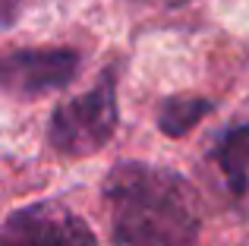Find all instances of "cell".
<instances>
[{
    "label": "cell",
    "mask_w": 249,
    "mask_h": 246,
    "mask_svg": "<svg viewBox=\"0 0 249 246\" xmlns=\"http://www.w3.org/2000/svg\"><path fill=\"white\" fill-rule=\"evenodd\" d=\"M79 73V54L70 48H25L3 57L0 79L13 95H41L63 88Z\"/></svg>",
    "instance_id": "277c9868"
},
{
    "label": "cell",
    "mask_w": 249,
    "mask_h": 246,
    "mask_svg": "<svg viewBox=\"0 0 249 246\" xmlns=\"http://www.w3.org/2000/svg\"><path fill=\"white\" fill-rule=\"evenodd\" d=\"M214 161L221 164L231 190L243 193L249 177V126H233L231 133L221 136L218 148H214Z\"/></svg>",
    "instance_id": "5b68a950"
},
{
    "label": "cell",
    "mask_w": 249,
    "mask_h": 246,
    "mask_svg": "<svg viewBox=\"0 0 249 246\" xmlns=\"http://www.w3.org/2000/svg\"><path fill=\"white\" fill-rule=\"evenodd\" d=\"M0 246H98V240L60 202H35L6 215Z\"/></svg>",
    "instance_id": "3957f363"
},
{
    "label": "cell",
    "mask_w": 249,
    "mask_h": 246,
    "mask_svg": "<svg viewBox=\"0 0 249 246\" xmlns=\"http://www.w3.org/2000/svg\"><path fill=\"white\" fill-rule=\"evenodd\" d=\"M117 129V67H107L85 95L63 101L48 123V142L67 158L101 152Z\"/></svg>",
    "instance_id": "7a4b0ae2"
},
{
    "label": "cell",
    "mask_w": 249,
    "mask_h": 246,
    "mask_svg": "<svg viewBox=\"0 0 249 246\" xmlns=\"http://www.w3.org/2000/svg\"><path fill=\"white\" fill-rule=\"evenodd\" d=\"M16 13H19V0H3V25L6 29L16 22Z\"/></svg>",
    "instance_id": "52a82bcc"
},
{
    "label": "cell",
    "mask_w": 249,
    "mask_h": 246,
    "mask_svg": "<svg viewBox=\"0 0 249 246\" xmlns=\"http://www.w3.org/2000/svg\"><path fill=\"white\" fill-rule=\"evenodd\" d=\"M117 246H193L199 237L196 193L167 167L126 161L104 180Z\"/></svg>",
    "instance_id": "6da1fadb"
},
{
    "label": "cell",
    "mask_w": 249,
    "mask_h": 246,
    "mask_svg": "<svg viewBox=\"0 0 249 246\" xmlns=\"http://www.w3.org/2000/svg\"><path fill=\"white\" fill-rule=\"evenodd\" d=\"M212 101L208 98H193V95H177V98H167L158 111V126L161 133L167 136H186L189 129L196 126L202 117L212 114Z\"/></svg>",
    "instance_id": "8992f818"
}]
</instances>
